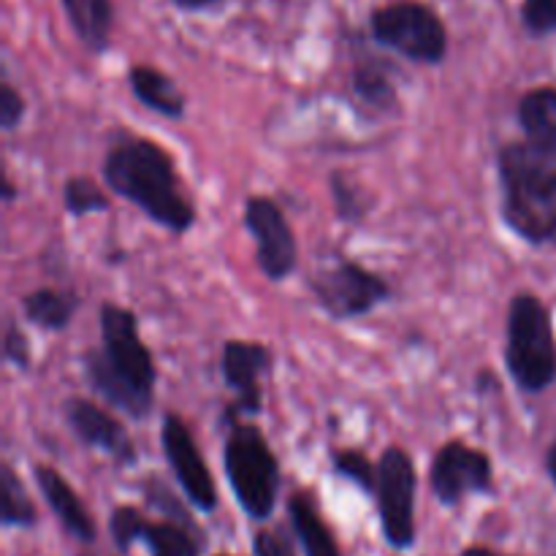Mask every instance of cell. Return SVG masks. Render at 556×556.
<instances>
[{
	"mask_svg": "<svg viewBox=\"0 0 556 556\" xmlns=\"http://www.w3.org/2000/svg\"><path fill=\"white\" fill-rule=\"evenodd\" d=\"M250 552L253 556H299V543L291 527H258L250 538Z\"/></svg>",
	"mask_w": 556,
	"mask_h": 556,
	"instance_id": "cell-27",
	"label": "cell"
},
{
	"mask_svg": "<svg viewBox=\"0 0 556 556\" xmlns=\"http://www.w3.org/2000/svg\"><path fill=\"white\" fill-rule=\"evenodd\" d=\"M223 472L239 510L266 525L280 505L282 465L258 424L237 421L223 429Z\"/></svg>",
	"mask_w": 556,
	"mask_h": 556,
	"instance_id": "cell-4",
	"label": "cell"
},
{
	"mask_svg": "<svg viewBox=\"0 0 556 556\" xmlns=\"http://www.w3.org/2000/svg\"><path fill=\"white\" fill-rule=\"evenodd\" d=\"M63 206L65 215L79 220V217L109 212L112 199H109V193L103 190V185H98L92 177L74 174V177H68L63 182Z\"/></svg>",
	"mask_w": 556,
	"mask_h": 556,
	"instance_id": "cell-25",
	"label": "cell"
},
{
	"mask_svg": "<svg viewBox=\"0 0 556 556\" xmlns=\"http://www.w3.org/2000/svg\"><path fill=\"white\" fill-rule=\"evenodd\" d=\"M331 472L351 483L364 497H375L378 489V462L369 459L362 448H331Z\"/></svg>",
	"mask_w": 556,
	"mask_h": 556,
	"instance_id": "cell-24",
	"label": "cell"
},
{
	"mask_svg": "<svg viewBox=\"0 0 556 556\" xmlns=\"http://www.w3.org/2000/svg\"><path fill=\"white\" fill-rule=\"evenodd\" d=\"M331 193V204H334L337 220L345 223V226H362L375 210V199L369 193L367 185L358 182L356 177H351L342 168H334L326 179Z\"/></svg>",
	"mask_w": 556,
	"mask_h": 556,
	"instance_id": "cell-23",
	"label": "cell"
},
{
	"mask_svg": "<svg viewBox=\"0 0 556 556\" xmlns=\"http://www.w3.org/2000/svg\"><path fill=\"white\" fill-rule=\"evenodd\" d=\"M459 556H516V554H505V552H497V548H492V546H483V543H472V546L462 548Z\"/></svg>",
	"mask_w": 556,
	"mask_h": 556,
	"instance_id": "cell-33",
	"label": "cell"
},
{
	"mask_svg": "<svg viewBox=\"0 0 556 556\" xmlns=\"http://www.w3.org/2000/svg\"><path fill=\"white\" fill-rule=\"evenodd\" d=\"M33 358H36V353H33L30 334L22 329V324L9 320L3 331V362L20 372H30Z\"/></svg>",
	"mask_w": 556,
	"mask_h": 556,
	"instance_id": "cell-29",
	"label": "cell"
},
{
	"mask_svg": "<svg viewBox=\"0 0 556 556\" xmlns=\"http://www.w3.org/2000/svg\"><path fill=\"white\" fill-rule=\"evenodd\" d=\"M543 470H546L548 481H552L554 489H556V440L552 445H548L546 454H543Z\"/></svg>",
	"mask_w": 556,
	"mask_h": 556,
	"instance_id": "cell-34",
	"label": "cell"
},
{
	"mask_svg": "<svg viewBox=\"0 0 556 556\" xmlns=\"http://www.w3.org/2000/svg\"><path fill=\"white\" fill-rule=\"evenodd\" d=\"M242 226L255 244V264L269 282H286L299 269V239L280 201L253 193L244 199Z\"/></svg>",
	"mask_w": 556,
	"mask_h": 556,
	"instance_id": "cell-12",
	"label": "cell"
},
{
	"mask_svg": "<svg viewBox=\"0 0 556 556\" xmlns=\"http://www.w3.org/2000/svg\"><path fill=\"white\" fill-rule=\"evenodd\" d=\"M400 71L383 54L372 52V49H358L353 54L351 74H348V85H351L353 98L367 109L369 114L378 117H389L402 109L400 98Z\"/></svg>",
	"mask_w": 556,
	"mask_h": 556,
	"instance_id": "cell-16",
	"label": "cell"
},
{
	"mask_svg": "<svg viewBox=\"0 0 556 556\" xmlns=\"http://www.w3.org/2000/svg\"><path fill=\"white\" fill-rule=\"evenodd\" d=\"M71 30L92 54H106L114 36V0H60Z\"/></svg>",
	"mask_w": 556,
	"mask_h": 556,
	"instance_id": "cell-21",
	"label": "cell"
},
{
	"mask_svg": "<svg viewBox=\"0 0 556 556\" xmlns=\"http://www.w3.org/2000/svg\"><path fill=\"white\" fill-rule=\"evenodd\" d=\"M33 483H36L38 494L43 497V505H47L49 514L54 516L60 530H63L71 541L79 543V546H96L98 521L96 516L90 514V508L85 505V500L79 497L74 483H71L58 467L47 465V462H36V465H33Z\"/></svg>",
	"mask_w": 556,
	"mask_h": 556,
	"instance_id": "cell-15",
	"label": "cell"
},
{
	"mask_svg": "<svg viewBox=\"0 0 556 556\" xmlns=\"http://www.w3.org/2000/svg\"><path fill=\"white\" fill-rule=\"evenodd\" d=\"M275 369V351L261 340H231L223 342L220 378L231 391V400L223 405L217 427L228 429L237 421H255L264 413V380Z\"/></svg>",
	"mask_w": 556,
	"mask_h": 556,
	"instance_id": "cell-9",
	"label": "cell"
},
{
	"mask_svg": "<svg viewBox=\"0 0 556 556\" xmlns=\"http://www.w3.org/2000/svg\"><path fill=\"white\" fill-rule=\"evenodd\" d=\"M79 556H90V554H79Z\"/></svg>",
	"mask_w": 556,
	"mask_h": 556,
	"instance_id": "cell-37",
	"label": "cell"
},
{
	"mask_svg": "<svg viewBox=\"0 0 556 556\" xmlns=\"http://www.w3.org/2000/svg\"><path fill=\"white\" fill-rule=\"evenodd\" d=\"M519 20L532 38L556 36V0H521Z\"/></svg>",
	"mask_w": 556,
	"mask_h": 556,
	"instance_id": "cell-28",
	"label": "cell"
},
{
	"mask_svg": "<svg viewBox=\"0 0 556 556\" xmlns=\"http://www.w3.org/2000/svg\"><path fill=\"white\" fill-rule=\"evenodd\" d=\"M106 190L130 201L136 210L172 237H185L199 223L172 152L147 136H119L106 147L101 161Z\"/></svg>",
	"mask_w": 556,
	"mask_h": 556,
	"instance_id": "cell-2",
	"label": "cell"
},
{
	"mask_svg": "<svg viewBox=\"0 0 556 556\" xmlns=\"http://www.w3.org/2000/svg\"><path fill=\"white\" fill-rule=\"evenodd\" d=\"M516 123L525 141L556 161V85L521 92L516 101Z\"/></svg>",
	"mask_w": 556,
	"mask_h": 556,
	"instance_id": "cell-19",
	"label": "cell"
},
{
	"mask_svg": "<svg viewBox=\"0 0 556 556\" xmlns=\"http://www.w3.org/2000/svg\"><path fill=\"white\" fill-rule=\"evenodd\" d=\"M286 514L288 527L296 535V543L304 556H345L334 530L326 521L324 510H320L318 500L309 489H296V492L288 494Z\"/></svg>",
	"mask_w": 556,
	"mask_h": 556,
	"instance_id": "cell-17",
	"label": "cell"
},
{
	"mask_svg": "<svg viewBox=\"0 0 556 556\" xmlns=\"http://www.w3.org/2000/svg\"><path fill=\"white\" fill-rule=\"evenodd\" d=\"M369 38L375 47L413 65L434 68L448 58V27L421 0H389L369 11Z\"/></svg>",
	"mask_w": 556,
	"mask_h": 556,
	"instance_id": "cell-6",
	"label": "cell"
},
{
	"mask_svg": "<svg viewBox=\"0 0 556 556\" xmlns=\"http://www.w3.org/2000/svg\"><path fill=\"white\" fill-rule=\"evenodd\" d=\"M161 448L166 456V465L177 481L182 497L193 505L195 514H215L220 505L217 483L212 478L210 462L204 451L195 443L188 421L179 413L166 410L161 418Z\"/></svg>",
	"mask_w": 556,
	"mask_h": 556,
	"instance_id": "cell-13",
	"label": "cell"
},
{
	"mask_svg": "<svg viewBox=\"0 0 556 556\" xmlns=\"http://www.w3.org/2000/svg\"><path fill=\"white\" fill-rule=\"evenodd\" d=\"M63 418L71 434L85 448L101 451L119 467H136V462H139L136 440L130 438L128 427L114 416L112 407L106 410L90 396H68L63 402Z\"/></svg>",
	"mask_w": 556,
	"mask_h": 556,
	"instance_id": "cell-14",
	"label": "cell"
},
{
	"mask_svg": "<svg viewBox=\"0 0 556 556\" xmlns=\"http://www.w3.org/2000/svg\"><path fill=\"white\" fill-rule=\"evenodd\" d=\"M500 220L530 248L556 244V161L530 141L497 147Z\"/></svg>",
	"mask_w": 556,
	"mask_h": 556,
	"instance_id": "cell-3",
	"label": "cell"
},
{
	"mask_svg": "<svg viewBox=\"0 0 556 556\" xmlns=\"http://www.w3.org/2000/svg\"><path fill=\"white\" fill-rule=\"evenodd\" d=\"M141 497H144V505L152 510V514L163 516V519H174V521H188V525H195V510L188 500L177 497L172 492L163 478L157 476H147L141 481Z\"/></svg>",
	"mask_w": 556,
	"mask_h": 556,
	"instance_id": "cell-26",
	"label": "cell"
},
{
	"mask_svg": "<svg viewBox=\"0 0 556 556\" xmlns=\"http://www.w3.org/2000/svg\"><path fill=\"white\" fill-rule=\"evenodd\" d=\"M0 195H3V204H14V201L20 199V188H16V182L9 177V174H5L3 190H0Z\"/></svg>",
	"mask_w": 556,
	"mask_h": 556,
	"instance_id": "cell-35",
	"label": "cell"
},
{
	"mask_svg": "<svg viewBox=\"0 0 556 556\" xmlns=\"http://www.w3.org/2000/svg\"><path fill=\"white\" fill-rule=\"evenodd\" d=\"M215 556H231V554H215Z\"/></svg>",
	"mask_w": 556,
	"mask_h": 556,
	"instance_id": "cell-36",
	"label": "cell"
},
{
	"mask_svg": "<svg viewBox=\"0 0 556 556\" xmlns=\"http://www.w3.org/2000/svg\"><path fill=\"white\" fill-rule=\"evenodd\" d=\"M307 291L334 324L367 318L394 299V288L380 271L348 255H337L331 266L315 269L307 277Z\"/></svg>",
	"mask_w": 556,
	"mask_h": 556,
	"instance_id": "cell-8",
	"label": "cell"
},
{
	"mask_svg": "<svg viewBox=\"0 0 556 556\" xmlns=\"http://www.w3.org/2000/svg\"><path fill=\"white\" fill-rule=\"evenodd\" d=\"M427 483L432 497L448 510L459 508L470 497H494L497 494L492 456L462 438L448 440L434 451L432 462H429Z\"/></svg>",
	"mask_w": 556,
	"mask_h": 556,
	"instance_id": "cell-11",
	"label": "cell"
},
{
	"mask_svg": "<svg viewBox=\"0 0 556 556\" xmlns=\"http://www.w3.org/2000/svg\"><path fill=\"white\" fill-rule=\"evenodd\" d=\"M25 114H27L25 96L16 90L14 81L3 79V85H0V128H3L5 134H14V130L22 125V119H25Z\"/></svg>",
	"mask_w": 556,
	"mask_h": 556,
	"instance_id": "cell-30",
	"label": "cell"
},
{
	"mask_svg": "<svg viewBox=\"0 0 556 556\" xmlns=\"http://www.w3.org/2000/svg\"><path fill=\"white\" fill-rule=\"evenodd\" d=\"M503 364L521 394H543L556 383V329L548 304L519 291L508 302Z\"/></svg>",
	"mask_w": 556,
	"mask_h": 556,
	"instance_id": "cell-5",
	"label": "cell"
},
{
	"mask_svg": "<svg viewBox=\"0 0 556 556\" xmlns=\"http://www.w3.org/2000/svg\"><path fill=\"white\" fill-rule=\"evenodd\" d=\"M128 87L136 101L144 109H150V112H155L157 117L182 119L185 112H188V96L182 92V87L177 85V79H172L166 71L155 68V65H130Z\"/></svg>",
	"mask_w": 556,
	"mask_h": 556,
	"instance_id": "cell-18",
	"label": "cell"
},
{
	"mask_svg": "<svg viewBox=\"0 0 556 556\" xmlns=\"http://www.w3.org/2000/svg\"><path fill=\"white\" fill-rule=\"evenodd\" d=\"M101 345L81 353V375L92 394L130 421H147L155 407L157 362L141 337L139 315L117 302L98 309Z\"/></svg>",
	"mask_w": 556,
	"mask_h": 556,
	"instance_id": "cell-1",
	"label": "cell"
},
{
	"mask_svg": "<svg viewBox=\"0 0 556 556\" xmlns=\"http://www.w3.org/2000/svg\"><path fill=\"white\" fill-rule=\"evenodd\" d=\"M472 391H476V396H481V400H486V396H497L503 394V380H500V375L494 372V369L483 367L478 369L476 378H472Z\"/></svg>",
	"mask_w": 556,
	"mask_h": 556,
	"instance_id": "cell-31",
	"label": "cell"
},
{
	"mask_svg": "<svg viewBox=\"0 0 556 556\" xmlns=\"http://www.w3.org/2000/svg\"><path fill=\"white\" fill-rule=\"evenodd\" d=\"M109 541L119 556H128L134 546H147L150 556H204L210 535L195 521L150 519L136 505H117L109 514Z\"/></svg>",
	"mask_w": 556,
	"mask_h": 556,
	"instance_id": "cell-10",
	"label": "cell"
},
{
	"mask_svg": "<svg viewBox=\"0 0 556 556\" xmlns=\"http://www.w3.org/2000/svg\"><path fill=\"white\" fill-rule=\"evenodd\" d=\"M168 3L177 5L179 11H190V14H195V11L217 9V5H223L226 0H168Z\"/></svg>",
	"mask_w": 556,
	"mask_h": 556,
	"instance_id": "cell-32",
	"label": "cell"
},
{
	"mask_svg": "<svg viewBox=\"0 0 556 556\" xmlns=\"http://www.w3.org/2000/svg\"><path fill=\"white\" fill-rule=\"evenodd\" d=\"M38 516L36 500L30 497L14 465H0V527L3 530H36Z\"/></svg>",
	"mask_w": 556,
	"mask_h": 556,
	"instance_id": "cell-22",
	"label": "cell"
},
{
	"mask_svg": "<svg viewBox=\"0 0 556 556\" xmlns=\"http://www.w3.org/2000/svg\"><path fill=\"white\" fill-rule=\"evenodd\" d=\"M380 535L396 554L418 546V467L410 451L402 445H386L378 456V489H375Z\"/></svg>",
	"mask_w": 556,
	"mask_h": 556,
	"instance_id": "cell-7",
	"label": "cell"
},
{
	"mask_svg": "<svg viewBox=\"0 0 556 556\" xmlns=\"http://www.w3.org/2000/svg\"><path fill=\"white\" fill-rule=\"evenodd\" d=\"M81 307V296L74 288H52L41 286L27 291L20 299L22 318L36 329L47 331V334H60L74 324L76 313Z\"/></svg>",
	"mask_w": 556,
	"mask_h": 556,
	"instance_id": "cell-20",
	"label": "cell"
}]
</instances>
